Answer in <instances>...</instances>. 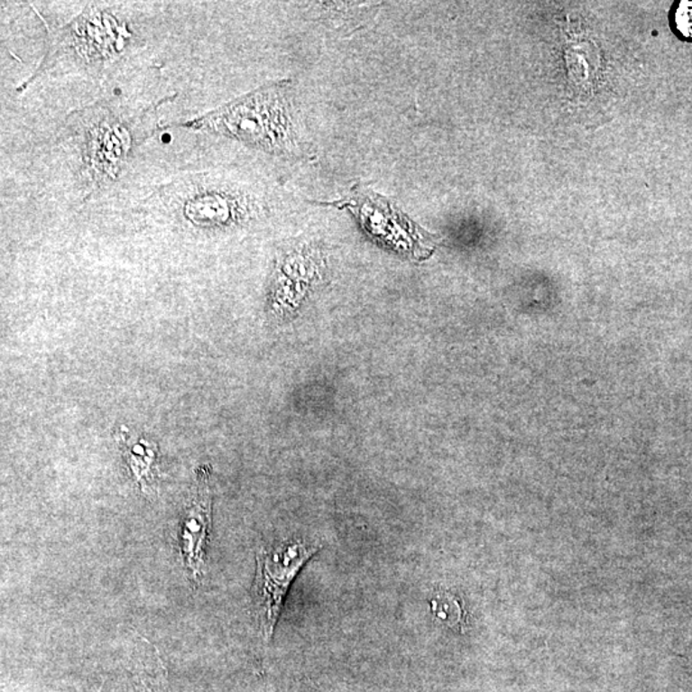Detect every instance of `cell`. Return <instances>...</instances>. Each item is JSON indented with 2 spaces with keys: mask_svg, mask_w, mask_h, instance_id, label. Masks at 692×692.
<instances>
[{
  "mask_svg": "<svg viewBox=\"0 0 692 692\" xmlns=\"http://www.w3.org/2000/svg\"><path fill=\"white\" fill-rule=\"evenodd\" d=\"M122 451L126 458L131 475L135 478L142 492L148 493L153 477V466L157 460V447L148 441L122 438Z\"/></svg>",
  "mask_w": 692,
  "mask_h": 692,
  "instance_id": "obj_8",
  "label": "cell"
},
{
  "mask_svg": "<svg viewBox=\"0 0 692 692\" xmlns=\"http://www.w3.org/2000/svg\"><path fill=\"white\" fill-rule=\"evenodd\" d=\"M212 469L200 467L197 471L195 490L190 502L180 517L178 544L180 556L189 577L200 582L206 566V548L212 529Z\"/></svg>",
  "mask_w": 692,
  "mask_h": 692,
  "instance_id": "obj_4",
  "label": "cell"
},
{
  "mask_svg": "<svg viewBox=\"0 0 692 692\" xmlns=\"http://www.w3.org/2000/svg\"><path fill=\"white\" fill-rule=\"evenodd\" d=\"M231 198L217 191H199L186 200L184 213L194 225L210 227L227 224L234 217Z\"/></svg>",
  "mask_w": 692,
  "mask_h": 692,
  "instance_id": "obj_7",
  "label": "cell"
},
{
  "mask_svg": "<svg viewBox=\"0 0 692 692\" xmlns=\"http://www.w3.org/2000/svg\"><path fill=\"white\" fill-rule=\"evenodd\" d=\"M189 129L208 131L281 153L294 140L285 85H271L186 122Z\"/></svg>",
  "mask_w": 692,
  "mask_h": 692,
  "instance_id": "obj_1",
  "label": "cell"
},
{
  "mask_svg": "<svg viewBox=\"0 0 692 692\" xmlns=\"http://www.w3.org/2000/svg\"><path fill=\"white\" fill-rule=\"evenodd\" d=\"M322 544L303 536L274 539L259 548L255 562L254 602L262 636L270 641L292 582L319 550Z\"/></svg>",
  "mask_w": 692,
  "mask_h": 692,
  "instance_id": "obj_2",
  "label": "cell"
},
{
  "mask_svg": "<svg viewBox=\"0 0 692 692\" xmlns=\"http://www.w3.org/2000/svg\"><path fill=\"white\" fill-rule=\"evenodd\" d=\"M133 136L129 127L115 120L96 125L87 140V161L100 175L115 176L129 157Z\"/></svg>",
  "mask_w": 692,
  "mask_h": 692,
  "instance_id": "obj_6",
  "label": "cell"
},
{
  "mask_svg": "<svg viewBox=\"0 0 692 692\" xmlns=\"http://www.w3.org/2000/svg\"><path fill=\"white\" fill-rule=\"evenodd\" d=\"M166 670L163 669V664H160L158 667L157 675L151 677H145L144 679L140 681V685L135 686L134 692H170L169 685H167Z\"/></svg>",
  "mask_w": 692,
  "mask_h": 692,
  "instance_id": "obj_11",
  "label": "cell"
},
{
  "mask_svg": "<svg viewBox=\"0 0 692 692\" xmlns=\"http://www.w3.org/2000/svg\"><path fill=\"white\" fill-rule=\"evenodd\" d=\"M356 213L362 224L374 236L383 237L387 243H401L407 249L413 248L414 237H419L416 226L392 206L385 198L367 189H355L343 206ZM419 230V228H417Z\"/></svg>",
  "mask_w": 692,
  "mask_h": 692,
  "instance_id": "obj_5",
  "label": "cell"
},
{
  "mask_svg": "<svg viewBox=\"0 0 692 692\" xmlns=\"http://www.w3.org/2000/svg\"><path fill=\"white\" fill-rule=\"evenodd\" d=\"M432 614L447 626H459L463 621V609L456 596L447 593H438L429 602Z\"/></svg>",
  "mask_w": 692,
  "mask_h": 692,
  "instance_id": "obj_9",
  "label": "cell"
},
{
  "mask_svg": "<svg viewBox=\"0 0 692 692\" xmlns=\"http://www.w3.org/2000/svg\"><path fill=\"white\" fill-rule=\"evenodd\" d=\"M129 39L126 24L108 11L90 7L60 32L54 42V51L63 49L75 56L73 60L78 62L93 63L111 60L120 53Z\"/></svg>",
  "mask_w": 692,
  "mask_h": 692,
  "instance_id": "obj_3",
  "label": "cell"
},
{
  "mask_svg": "<svg viewBox=\"0 0 692 692\" xmlns=\"http://www.w3.org/2000/svg\"><path fill=\"white\" fill-rule=\"evenodd\" d=\"M670 24L679 39L692 42V2L675 3L670 11Z\"/></svg>",
  "mask_w": 692,
  "mask_h": 692,
  "instance_id": "obj_10",
  "label": "cell"
}]
</instances>
